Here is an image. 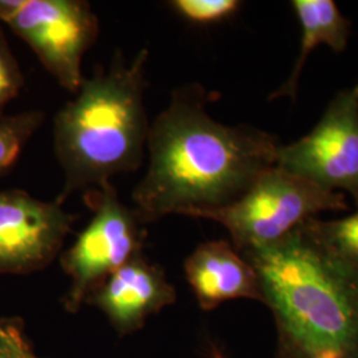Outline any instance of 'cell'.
<instances>
[{"label": "cell", "mask_w": 358, "mask_h": 358, "mask_svg": "<svg viewBox=\"0 0 358 358\" xmlns=\"http://www.w3.org/2000/svg\"><path fill=\"white\" fill-rule=\"evenodd\" d=\"M57 84L76 93L85 77L83 59L96 43L100 22L84 0H26L7 23Z\"/></svg>", "instance_id": "6"}, {"label": "cell", "mask_w": 358, "mask_h": 358, "mask_svg": "<svg viewBox=\"0 0 358 358\" xmlns=\"http://www.w3.org/2000/svg\"><path fill=\"white\" fill-rule=\"evenodd\" d=\"M24 3L26 0H0V22L7 24Z\"/></svg>", "instance_id": "17"}, {"label": "cell", "mask_w": 358, "mask_h": 358, "mask_svg": "<svg viewBox=\"0 0 358 358\" xmlns=\"http://www.w3.org/2000/svg\"><path fill=\"white\" fill-rule=\"evenodd\" d=\"M45 115L40 110L0 115V178L16 164L27 142L43 125Z\"/></svg>", "instance_id": "12"}, {"label": "cell", "mask_w": 358, "mask_h": 358, "mask_svg": "<svg viewBox=\"0 0 358 358\" xmlns=\"http://www.w3.org/2000/svg\"><path fill=\"white\" fill-rule=\"evenodd\" d=\"M355 88H356V90H357V92H358V84H357V85H356V87H355Z\"/></svg>", "instance_id": "20"}, {"label": "cell", "mask_w": 358, "mask_h": 358, "mask_svg": "<svg viewBox=\"0 0 358 358\" xmlns=\"http://www.w3.org/2000/svg\"><path fill=\"white\" fill-rule=\"evenodd\" d=\"M23 85L24 76L22 68L0 27V115H4L6 106L19 96Z\"/></svg>", "instance_id": "15"}, {"label": "cell", "mask_w": 358, "mask_h": 358, "mask_svg": "<svg viewBox=\"0 0 358 358\" xmlns=\"http://www.w3.org/2000/svg\"><path fill=\"white\" fill-rule=\"evenodd\" d=\"M205 105L202 87L187 85L174 90L150 122L148 170L131 192L143 224L230 205L276 165L280 143L273 134L224 125Z\"/></svg>", "instance_id": "1"}, {"label": "cell", "mask_w": 358, "mask_h": 358, "mask_svg": "<svg viewBox=\"0 0 358 358\" xmlns=\"http://www.w3.org/2000/svg\"><path fill=\"white\" fill-rule=\"evenodd\" d=\"M176 299V288L165 271L140 254L112 273L87 303L100 308L120 334H128L138 331L150 315L171 306Z\"/></svg>", "instance_id": "9"}, {"label": "cell", "mask_w": 358, "mask_h": 358, "mask_svg": "<svg viewBox=\"0 0 358 358\" xmlns=\"http://www.w3.org/2000/svg\"><path fill=\"white\" fill-rule=\"evenodd\" d=\"M142 48L127 63L117 59L108 69L84 78L76 97L53 120V146L64 173L63 206L77 192L110 183L137 171L148 152L150 121L145 108L146 63Z\"/></svg>", "instance_id": "3"}, {"label": "cell", "mask_w": 358, "mask_h": 358, "mask_svg": "<svg viewBox=\"0 0 358 358\" xmlns=\"http://www.w3.org/2000/svg\"><path fill=\"white\" fill-rule=\"evenodd\" d=\"M239 252L276 322V358H358V267L324 247L306 222Z\"/></svg>", "instance_id": "2"}, {"label": "cell", "mask_w": 358, "mask_h": 358, "mask_svg": "<svg viewBox=\"0 0 358 358\" xmlns=\"http://www.w3.org/2000/svg\"><path fill=\"white\" fill-rule=\"evenodd\" d=\"M185 273L199 307L205 310L235 299L263 303L255 269L230 242L199 244L186 259Z\"/></svg>", "instance_id": "10"}, {"label": "cell", "mask_w": 358, "mask_h": 358, "mask_svg": "<svg viewBox=\"0 0 358 358\" xmlns=\"http://www.w3.org/2000/svg\"><path fill=\"white\" fill-rule=\"evenodd\" d=\"M0 358H38L19 317L0 319Z\"/></svg>", "instance_id": "16"}, {"label": "cell", "mask_w": 358, "mask_h": 358, "mask_svg": "<svg viewBox=\"0 0 358 358\" xmlns=\"http://www.w3.org/2000/svg\"><path fill=\"white\" fill-rule=\"evenodd\" d=\"M211 352H213V358H224L223 357V355L220 353V350H219V349H217L215 346L213 348V350H211Z\"/></svg>", "instance_id": "18"}, {"label": "cell", "mask_w": 358, "mask_h": 358, "mask_svg": "<svg viewBox=\"0 0 358 358\" xmlns=\"http://www.w3.org/2000/svg\"><path fill=\"white\" fill-rule=\"evenodd\" d=\"M92 211L87 227L60 255L71 287L64 297L68 312L76 313L112 273L143 254L146 231L133 207L122 203L113 183L84 192Z\"/></svg>", "instance_id": "5"}, {"label": "cell", "mask_w": 358, "mask_h": 358, "mask_svg": "<svg viewBox=\"0 0 358 358\" xmlns=\"http://www.w3.org/2000/svg\"><path fill=\"white\" fill-rule=\"evenodd\" d=\"M355 199H356V202H357V205H358V195H357V196H356V198H355Z\"/></svg>", "instance_id": "19"}, {"label": "cell", "mask_w": 358, "mask_h": 358, "mask_svg": "<svg viewBox=\"0 0 358 358\" xmlns=\"http://www.w3.org/2000/svg\"><path fill=\"white\" fill-rule=\"evenodd\" d=\"M348 208L343 192H329L280 167L266 170L241 198L195 217L220 223L238 251L275 243L310 217Z\"/></svg>", "instance_id": "4"}, {"label": "cell", "mask_w": 358, "mask_h": 358, "mask_svg": "<svg viewBox=\"0 0 358 358\" xmlns=\"http://www.w3.org/2000/svg\"><path fill=\"white\" fill-rule=\"evenodd\" d=\"M238 0H173L169 1L170 8L185 20L208 26L224 22L232 17L242 7Z\"/></svg>", "instance_id": "14"}, {"label": "cell", "mask_w": 358, "mask_h": 358, "mask_svg": "<svg viewBox=\"0 0 358 358\" xmlns=\"http://www.w3.org/2000/svg\"><path fill=\"white\" fill-rule=\"evenodd\" d=\"M276 166L321 189L358 195V92L341 90L312 131L278 149ZM344 194V192H343Z\"/></svg>", "instance_id": "7"}, {"label": "cell", "mask_w": 358, "mask_h": 358, "mask_svg": "<svg viewBox=\"0 0 358 358\" xmlns=\"http://www.w3.org/2000/svg\"><path fill=\"white\" fill-rule=\"evenodd\" d=\"M292 7L301 26L300 51L291 76L271 94V100L284 96L294 100L303 68L310 52L319 45H327L334 52H343L350 35L349 20L333 0H294Z\"/></svg>", "instance_id": "11"}, {"label": "cell", "mask_w": 358, "mask_h": 358, "mask_svg": "<svg viewBox=\"0 0 358 358\" xmlns=\"http://www.w3.org/2000/svg\"><path fill=\"white\" fill-rule=\"evenodd\" d=\"M76 215L23 190L0 192V275L44 269L62 252Z\"/></svg>", "instance_id": "8"}, {"label": "cell", "mask_w": 358, "mask_h": 358, "mask_svg": "<svg viewBox=\"0 0 358 358\" xmlns=\"http://www.w3.org/2000/svg\"><path fill=\"white\" fill-rule=\"evenodd\" d=\"M308 230L334 255L358 267V211L336 220L310 217Z\"/></svg>", "instance_id": "13"}]
</instances>
